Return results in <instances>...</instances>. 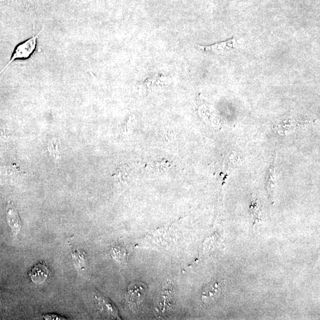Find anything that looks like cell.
I'll return each instance as SVG.
<instances>
[{
  "label": "cell",
  "mask_w": 320,
  "mask_h": 320,
  "mask_svg": "<svg viewBox=\"0 0 320 320\" xmlns=\"http://www.w3.org/2000/svg\"><path fill=\"white\" fill-rule=\"evenodd\" d=\"M174 286L170 282H167L163 286L159 299H158L157 310L161 313L169 311L172 306L174 296Z\"/></svg>",
  "instance_id": "obj_4"
},
{
  "label": "cell",
  "mask_w": 320,
  "mask_h": 320,
  "mask_svg": "<svg viewBox=\"0 0 320 320\" xmlns=\"http://www.w3.org/2000/svg\"><path fill=\"white\" fill-rule=\"evenodd\" d=\"M72 256L76 266L83 269L86 261V255L85 252L76 250L72 252Z\"/></svg>",
  "instance_id": "obj_11"
},
{
  "label": "cell",
  "mask_w": 320,
  "mask_h": 320,
  "mask_svg": "<svg viewBox=\"0 0 320 320\" xmlns=\"http://www.w3.org/2000/svg\"><path fill=\"white\" fill-rule=\"evenodd\" d=\"M50 274V270L45 261L36 264L29 271V276L36 284L43 283Z\"/></svg>",
  "instance_id": "obj_6"
},
{
  "label": "cell",
  "mask_w": 320,
  "mask_h": 320,
  "mask_svg": "<svg viewBox=\"0 0 320 320\" xmlns=\"http://www.w3.org/2000/svg\"><path fill=\"white\" fill-rule=\"evenodd\" d=\"M6 2L18 8L27 9L31 7V2L29 0H6Z\"/></svg>",
  "instance_id": "obj_12"
},
{
  "label": "cell",
  "mask_w": 320,
  "mask_h": 320,
  "mask_svg": "<svg viewBox=\"0 0 320 320\" xmlns=\"http://www.w3.org/2000/svg\"><path fill=\"white\" fill-rule=\"evenodd\" d=\"M112 257L118 261L119 263L124 264L127 263L128 259V253L127 249L122 244H117L112 248Z\"/></svg>",
  "instance_id": "obj_9"
},
{
  "label": "cell",
  "mask_w": 320,
  "mask_h": 320,
  "mask_svg": "<svg viewBox=\"0 0 320 320\" xmlns=\"http://www.w3.org/2000/svg\"><path fill=\"white\" fill-rule=\"evenodd\" d=\"M196 47L200 50L208 52V53L221 54L226 51L236 49L238 47V44L235 39L232 38L230 40L224 42V43L212 45L211 46L204 47L197 45Z\"/></svg>",
  "instance_id": "obj_8"
},
{
  "label": "cell",
  "mask_w": 320,
  "mask_h": 320,
  "mask_svg": "<svg viewBox=\"0 0 320 320\" xmlns=\"http://www.w3.org/2000/svg\"><path fill=\"white\" fill-rule=\"evenodd\" d=\"M222 284L218 280H213L205 287L202 293V301L206 305H212L220 297Z\"/></svg>",
  "instance_id": "obj_5"
},
{
  "label": "cell",
  "mask_w": 320,
  "mask_h": 320,
  "mask_svg": "<svg viewBox=\"0 0 320 320\" xmlns=\"http://www.w3.org/2000/svg\"><path fill=\"white\" fill-rule=\"evenodd\" d=\"M99 299L100 307L102 311L106 312V313H108L113 318H119L117 309H116L115 306L111 302H110L108 300L105 298Z\"/></svg>",
  "instance_id": "obj_10"
},
{
  "label": "cell",
  "mask_w": 320,
  "mask_h": 320,
  "mask_svg": "<svg viewBox=\"0 0 320 320\" xmlns=\"http://www.w3.org/2000/svg\"><path fill=\"white\" fill-rule=\"evenodd\" d=\"M58 144L56 140L52 141L50 143L49 147H48V150H49L50 153L55 158H59L60 152L59 147H58Z\"/></svg>",
  "instance_id": "obj_14"
},
{
  "label": "cell",
  "mask_w": 320,
  "mask_h": 320,
  "mask_svg": "<svg viewBox=\"0 0 320 320\" xmlns=\"http://www.w3.org/2000/svg\"><path fill=\"white\" fill-rule=\"evenodd\" d=\"M43 29L44 28H43L41 32H39L37 35H34L33 37L24 42H22V43L18 44L17 46L15 47L14 52H13L11 59H10L7 64H6L4 68L0 71V75H1L15 61L28 59V58L32 56L36 48H37L38 39L39 36H40L42 32L43 31Z\"/></svg>",
  "instance_id": "obj_1"
},
{
  "label": "cell",
  "mask_w": 320,
  "mask_h": 320,
  "mask_svg": "<svg viewBox=\"0 0 320 320\" xmlns=\"http://www.w3.org/2000/svg\"><path fill=\"white\" fill-rule=\"evenodd\" d=\"M251 211L253 218L255 219V222L261 220V213L260 211V202L256 200V202L252 203L251 205Z\"/></svg>",
  "instance_id": "obj_13"
},
{
  "label": "cell",
  "mask_w": 320,
  "mask_h": 320,
  "mask_svg": "<svg viewBox=\"0 0 320 320\" xmlns=\"http://www.w3.org/2000/svg\"><path fill=\"white\" fill-rule=\"evenodd\" d=\"M6 216L13 232L16 235H18L22 227V221L17 209L16 208L14 202L11 200L8 201L6 208Z\"/></svg>",
  "instance_id": "obj_7"
},
{
  "label": "cell",
  "mask_w": 320,
  "mask_h": 320,
  "mask_svg": "<svg viewBox=\"0 0 320 320\" xmlns=\"http://www.w3.org/2000/svg\"><path fill=\"white\" fill-rule=\"evenodd\" d=\"M147 287L143 282H135L128 287L126 300L132 307H137L143 301L146 296Z\"/></svg>",
  "instance_id": "obj_3"
},
{
  "label": "cell",
  "mask_w": 320,
  "mask_h": 320,
  "mask_svg": "<svg viewBox=\"0 0 320 320\" xmlns=\"http://www.w3.org/2000/svg\"><path fill=\"white\" fill-rule=\"evenodd\" d=\"M174 227H166L157 229L142 239L140 245L157 248H164L174 239Z\"/></svg>",
  "instance_id": "obj_2"
}]
</instances>
